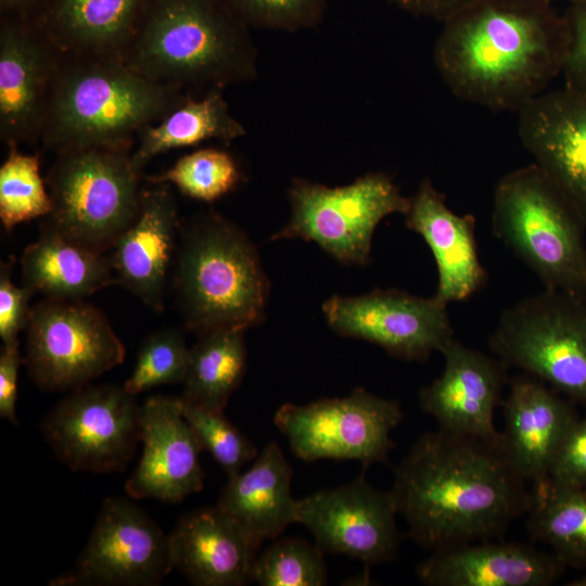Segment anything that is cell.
Instances as JSON below:
<instances>
[{
    "label": "cell",
    "mask_w": 586,
    "mask_h": 586,
    "mask_svg": "<svg viewBox=\"0 0 586 586\" xmlns=\"http://www.w3.org/2000/svg\"><path fill=\"white\" fill-rule=\"evenodd\" d=\"M547 1H550V2H555V1H559V0H547ZM568 1L569 3H572V2H576V1H579V0H565Z\"/></svg>",
    "instance_id": "7bdbcfd3"
},
{
    "label": "cell",
    "mask_w": 586,
    "mask_h": 586,
    "mask_svg": "<svg viewBox=\"0 0 586 586\" xmlns=\"http://www.w3.org/2000/svg\"><path fill=\"white\" fill-rule=\"evenodd\" d=\"M444 369L419 392L421 409L438 429L456 434L492 438L496 408L508 382V366L495 355L466 346L455 337L440 352Z\"/></svg>",
    "instance_id": "ac0fdd59"
},
{
    "label": "cell",
    "mask_w": 586,
    "mask_h": 586,
    "mask_svg": "<svg viewBox=\"0 0 586 586\" xmlns=\"http://www.w3.org/2000/svg\"><path fill=\"white\" fill-rule=\"evenodd\" d=\"M18 340L3 344L0 352V417L17 424V375L22 358Z\"/></svg>",
    "instance_id": "ab89813d"
},
{
    "label": "cell",
    "mask_w": 586,
    "mask_h": 586,
    "mask_svg": "<svg viewBox=\"0 0 586 586\" xmlns=\"http://www.w3.org/2000/svg\"><path fill=\"white\" fill-rule=\"evenodd\" d=\"M23 283L48 298L84 300L116 283L110 257L65 237L47 220L21 257Z\"/></svg>",
    "instance_id": "4316f807"
},
{
    "label": "cell",
    "mask_w": 586,
    "mask_h": 586,
    "mask_svg": "<svg viewBox=\"0 0 586 586\" xmlns=\"http://www.w3.org/2000/svg\"><path fill=\"white\" fill-rule=\"evenodd\" d=\"M396 514L391 492L373 488L360 475L298 499L295 522L310 531L324 552L380 564L392 561L400 544Z\"/></svg>",
    "instance_id": "9a60e30c"
},
{
    "label": "cell",
    "mask_w": 586,
    "mask_h": 586,
    "mask_svg": "<svg viewBox=\"0 0 586 586\" xmlns=\"http://www.w3.org/2000/svg\"><path fill=\"white\" fill-rule=\"evenodd\" d=\"M525 484L501 432L483 438L438 429L412 444L390 492L409 536L433 551L501 538L527 512Z\"/></svg>",
    "instance_id": "6da1fadb"
},
{
    "label": "cell",
    "mask_w": 586,
    "mask_h": 586,
    "mask_svg": "<svg viewBox=\"0 0 586 586\" xmlns=\"http://www.w3.org/2000/svg\"><path fill=\"white\" fill-rule=\"evenodd\" d=\"M152 0H48L31 18L63 55L123 59Z\"/></svg>",
    "instance_id": "d4e9b609"
},
{
    "label": "cell",
    "mask_w": 586,
    "mask_h": 586,
    "mask_svg": "<svg viewBox=\"0 0 586 586\" xmlns=\"http://www.w3.org/2000/svg\"><path fill=\"white\" fill-rule=\"evenodd\" d=\"M403 417L396 400L357 387L345 397L284 404L273 422L303 461L356 460L366 469L388 461L395 447L391 432Z\"/></svg>",
    "instance_id": "8fae6325"
},
{
    "label": "cell",
    "mask_w": 586,
    "mask_h": 586,
    "mask_svg": "<svg viewBox=\"0 0 586 586\" xmlns=\"http://www.w3.org/2000/svg\"><path fill=\"white\" fill-rule=\"evenodd\" d=\"M63 54L31 20L0 16V139L39 143Z\"/></svg>",
    "instance_id": "2e32d148"
},
{
    "label": "cell",
    "mask_w": 586,
    "mask_h": 586,
    "mask_svg": "<svg viewBox=\"0 0 586 586\" xmlns=\"http://www.w3.org/2000/svg\"><path fill=\"white\" fill-rule=\"evenodd\" d=\"M174 570L168 536L141 509L106 498L93 530L62 586H154Z\"/></svg>",
    "instance_id": "4fadbf2b"
},
{
    "label": "cell",
    "mask_w": 586,
    "mask_h": 586,
    "mask_svg": "<svg viewBox=\"0 0 586 586\" xmlns=\"http://www.w3.org/2000/svg\"><path fill=\"white\" fill-rule=\"evenodd\" d=\"M123 60L151 80L192 94L258 76L251 29L222 0H152Z\"/></svg>",
    "instance_id": "3957f363"
},
{
    "label": "cell",
    "mask_w": 586,
    "mask_h": 586,
    "mask_svg": "<svg viewBox=\"0 0 586 586\" xmlns=\"http://www.w3.org/2000/svg\"><path fill=\"white\" fill-rule=\"evenodd\" d=\"M565 568L551 551L497 538L433 550L415 572L429 586H550Z\"/></svg>",
    "instance_id": "ffe728a7"
},
{
    "label": "cell",
    "mask_w": 586,
    "mask_h": 586,
    "mask_svg": "<svg viewBox=\"0 0 586 586\" xmlns=\"http://www.w3.org/2000/svg\"><path fill=\"white\" fill-rule=\"evenodd\" d=\"M174 569L199 586H242L252 581L257 549L217 506L180 518L168 536Z\"/></svg>",
    "instance_id": "cb8c5ba5"
},
{
    "label": "cell",
    "mask_w": 586,
    "mask_h": 586,
    "mask_svg": "<svg viewBox=\"0 0 586 586\" xmlns=\"http://www.w3.org/2000/svg\"><path fill=\"white\" fill-rule=\"evenodd\" d=\"M130 148L93 146L56 153L44 178L52 202L44 217L65 237L111 250L136 219L143 176Z\"/></svg>",
    "instance_id": "52a82bcc"
},
{
    "label": "cell",
    "mask_w": 586,
    "mask_h": 586,
    "mask_svg": "<svg viewBox=\"0 0 586 586\" xmlns=\"http://www.w3.org/2000/svg\"><path fill=\"white\" fill-rule=\"evenodd\" d=\"M518 114L523 146L586 225V95L545 91Z\"/></svg>",
    "instance_id": "d6986e66"
},
{
    "label": "cell",
    "mask_w": 586,
    "mask_h": 586,
    "mask_svg": "<svg viewBox=\"0 0 586 586\" xmlns=\"http://www.w3.org/2000/svg\"><path fill=\"white\" fill-rule=\"evenodd\" d=\"M141 458L125 489L135 499L179 502L204 486L203 450L184 419L180 397L150 396L141 406Z\"/></svg>",
    "instance_id": "e0dca14e"
},
{
    "label": "cell",
    "mask_w": 586,
    "mask_h": 586,
    "mask_svg": "<svg viewBox=\"0 0 586 586\" xmlns=\"http://www.w3.org/2000/svg\"><path fill=\"white\" fill-rule=\"evenodd\" d=\"M286 195L290 218L270 240L315 242L340 263L357 266L369 264L379 224L390 215H404L410 202L382 171L368 173L340 187L293 178Z\"/></svg>",
    "instance_id": "9c48e42d"
},
{
    "label": "cell",
    "mask_w": 586,
    "mask_h": 586,
    "mask_svg": "<svg viewBox=\"0 0 586 586\" xmlns=\"http://www.w3.org/2000/svg\"><path fill=\"white\" fill-rule=\"evenodd\" d=\"M244 332L225 328L200 335L189 351L182 399L224 410L245 372Z\"/></svg>",
    "instance_id": "f546056e"
},
{
    "label": "cell",
    "mask_w": 586,
    "mask_h": 586,
    "mask_svg": "<svg viewBox=\"0 0 586 586\" xmlns=\"http://www.w3.org/2000/svg\"><path fill=\"white\" fill-rule=\"evenodd\" d=\"M140 411L124 386L86 385L47 415L41 431L58 459L74 471H123L140 442Z\"/></svg>",
    "instance_id": "7c38bea8"
},
{
    "label": "cell",
    "mask_w": 586,
    "mask_h": 586,
    "mask_svg": "<svg viewBox=\"0 0 586 586\" xmlns=\"http://www.w3.org/2000/svg\"><path fill=\"white\" fill-rule=\"evenodd\" d=\"M293 470L276 442H269L244 472L230 476L217 507L259 549L295 522Z\"/></svg>",
    "instance_id": "484cf974"
},
{
    "label": "cell",
    "mask_w": 586,
    "mask_h": 586,
    "mask_svg": "<svg viewBox=\"0 0 586 586\" xmlns=\"http://www.w3.org/2000/svg\"><path fill=\"white\" fill-rule=\"evenodd\" d=\"M546 480L558 488L586 491V413L566 433Z\"/></svg>",
    "instance_id": "8d00e7d4"
},
{
    "label": "cell",
    "mask_w": 586,
    "mask_h": 586,
    "mask_svg": "<svg viewBox=\"0 0 586 586\" xmlns=\"http://www.w3.org/2000/svg\"><path fill=\"white\" fill-rule=\"evenodd\" d=\"M563 15L568 28L561 71L564 88L586 95V0L569 3Z\"/></svg>",
    "instance_id": "74e56055"
},
{
    "label": "cell",
    "mask_w": 586,
    "mask_h": 586,
    "mask_svg": "<svg viewBox=\"0 0 586 586\" xmlns=\"http://www.w3.org/2000/svg\"><path fill=\"white\" fill-rule=\"evenodd\" d=\"M415 16L445 22L474 0H388Z\"/></svg>",
    "instance_id": "60d3db41"
},
{
    "label": "cell",
    "mask_w": 586,
    "mask_h": 586,
    "mask_svg": "<svg viewBox=\"0 0 586 586\" xmlns=\"http://www.w3.org/2000/svg\"><path fill=\"white\" fill-rule=\"evenodd\" d=\"M180 400L182 415L202 448L212 455L229 477L256 458L255 446L226 418L224 410L200 406L181 397Z\"/></svg>",
    "instance_id": "e575fe53"
},
{
    "label": "cell",
    "mask_w": 586,
    "mask_h": 586,
    "mask_svg": "<svg viewBox=\"0 0 586 586\" xmlns=\"http://www.w3.org/2000/svg\"><path fill=\"white\" fill-rule=\"evenodd\" d=\"M28 375L43 391H75L122 364L125 346L104 314L84 300L37 303L27 324Z\"/></svg>",
    "instance_id": "30bf717a"
},
{
    "label": "cell",
    "mask_w": 586,
    "mask_h": 586,
    "mask_svg": "<svg viewBox=\"0 0 586 586\" xmlns=\"http://www.w3.org/2000/svg\"><path fill=\"white\" fill-rule=\"evenodd\" d=\"M492 229L545 289L586 300V225L534 163L497 182Z\"/></svg>",
    "instance_id": "8992f818"
},
{
    "label": "cell",
    "mask_w": 586,
    "mask_h": 586,
    "mask_svg": "<svg viewBox=\"0 0 586 586\" xmlns=\"http://www.w3.org/2000/svg\"><path fill=\"white\" fill-rule=\"evenodd\" d=\"M52 202L40 173V154H27L20 146L8 148L0 167V219L5 230L16 225L46 217Z\"/></svg>",
    "instance_id": "1f68e13d"
},
{
    "label": "cell",
    "mask_w": 586,
    "mask_h": 586,
    "mask_svg": "<svg viewBox=\"0 0 586 586\" xmlns=\"http://www.w3.org/2000/svg\"><path fill=\"white\" fill-rule=\"evenodd\" d=\"M337 334L375 344L390 355L424 361L454 336L447 304L397 289H375L358 296L333 295L322 305Z\"/></svg>",
    "instance_id": "5bb4252c"
},
{
    "label": "cell",
    "mask_w": 586,
    "mask_h": 586,
    "mask_svg": "<svg viewBox=\"0 0 586 586\" xmlns=\"http://www.w3.org/2000/svg\"><path fill=\"white\" fill-rule=\"evenodd\" d=\"M324 551L309 542L286 537L273 540L257 555L252 581L262 586H321L327 583Z\"/></svg>",
    "instance_id": "d6a6232c"
},
{
    "label": "cell",
    "mask_w": 586,
    "mask_h": 586,
    "mask_svg": "<svg viewBox=\"0 0 586 586\" xmlns=\"http://www.w3.org/2000/svg\"><path fill=\"white\" fill-rule=\"evenodd\" d=\"M182 333L177 329H162L142 343L125 390L137 395L149 388L182 383L189 359Z\"/></svg>",
    "instance_id": "836d02e7"
},
{
    "label": "cell",
    "mask_w": 586,
    "mask_h": 586,
    "mask_svg": "<svg viewBox=\"0 0 586 586\" xmlns=\"http://www.w3.org/2000/svg\"><path fill=\"white\" fill-rule=\"evenodd\" d=\"M35 294L26 285L17 286L11 280V264L0 267V337L3 344L18 340L27 328L31 308L29 300Z\"/></svg>",
    "instance_id": "f35d334b"
},
{
    "label": "cell",
    "mask_w": 586,
    "mask_h": 586,
    "mask_svg": "<svg viewBox=\"0 0 586 586\" xmlns=\"http://www.w3.org/2000/svg\"><path fill=\"white\" fill-rule=\"evenodd\" d=\"M250 28L294 33L319 26L328 0H222Z\"/></svg>",
    "instance_id": "d590c367"
},
{
    "label": "cell",
    "mask_w": 586,
    "mask_h": 586,
    "mask_svg": "<svg viewBox=\"0 0 586 586\" xmlns=\"http://www.w3.org/2000/svg\"><path fill=\"white\" fill-rule=\"evenodd\" d=\"M245 135L246 129L231 114L222 89L189 93L163 118L140 132L131 160L142 171L153 157L168 151L212 140L228 144Z\"/></svg>",
    "instance_id": "83f0119b"
},
{
    "label": "cell",
    "mask_w": 586,
    "mask_h": 586,
    "mask_svg": "<svg viewBox=\"0 0 586 586\" xmlns=\"http://www.w3.org/2000/svg\"><path fill=\"white\" fill-rule=\"evenodd\" d=\"M175 259L174 286L189 330H246L264 320L268 279L238 225L212 209L180 222Z\"/></svg>",
    "instance_id": "5b68a950"
},
{
    "label": "cell",
    "mask_w": 586,
    "mask_h": 586,
    "mask_svg": "<svg viewBox=\"0 0 586 586\" xmlns=\"http://www.w3.org/2000/svg\"><path fill=\"white\" fill-rule=\"evenodd\" d=\"M176 199L167 183L142 190L139 213L116 240L110 256L116 283L154 311L164 308L169 268L179 233Z\"/></svg>",
    "instance_id": "44dd1931"
},
{
    "label": "cell",
    "mask_w": 586,
    "mask_h": 586,
    "mask_svg": "<svg viewBox=\"0 0 586 586\" xmlns=\"http://www.w3.org/2000/svg\"><path fill=\"white\" fill-rule=\"evenodd\" d=\"M48 0H0V16L33 18Z\"/></svg>",
    "instance_id": "b9f144b4"
},
{
    "label": "cell",
    "mask_w": 586,
    "mask_h": 586,
    "mask_svg": "<svg viewBox=\"0 0 586 586\" xmlns=\"http://www.w3.org/2000/svg\"><path fill=\"white\" fill-rule=\"evenodd\" d=\"M532 485L527 533L565 566L584 571L566 585L586 586V491L558 488L547 480Z\"/></svg>",
    "instance_id": "f1b7e54d"
},
{
    "label": "cell",
    "mask_w": 586,
    "mask_h": 586,
    "mask_svg": "<svg viewBox=\"0 0 586 586\" xmlns=\"http://www.w3.org/2000/svg\"><path fill=\"white\" fill-rule=\"evenodd\" d=\"M435 67L458 99L519 111L561 75L563 14L547 0H474L442 23Z\"/></svg>",
    "instance_id": "7a4b0ae2"
},
{
    "label": "cell",
    "mask_w": 586,
    "mask_h": 586,
    "mask_svg": "<svg viewBox=\"0 0 586 586\" xmlns=\"http://www.w3.org/2000/svg\"><path fill=\"white\" fill-rule=\"evenodd\" d=\"M493 355L586 408V300L545 289L505 309Z\"/></svg>",
    "instance_id": "ba28073f"
},
{
    "label": "cell",
    "mask_w": 586,
    "mask_h": 586,
    "mask_svg": "<svg viewBox=\"0 0 586 586\" xmlns=\"http://www.w3.org/2000/svg\"><path fill=\"white\" fill-rule=\"evenodd\" d=\"M572 400L523 373L509 382L502 400L507 453L526 482L548 477L552 461L566 433L578 419Z\"/></svg>",
    "instance_id": "7402d4cb"
},
{
    "label": "cell",
    "mask_w": 586,
    "mask_h": 586,
    "mask_svg": "<svg viewBox=\"0 0 586 586\" xmlns=\"http://www.w3.org/2000/svg\"><path fill=\"white\" fill-rule=\"evenodd\" d=\"M144 179L151 184L175 186L183 195L209 203L234 190L242 173L229 151L208 146L181 156L168 169Z\"/></svg>",
    "instance_id": "4dcf8cb0"
},
{
    "label": "cell",
    "mask_w": 586,
    "mask_h": 586,
    "mask_svg": "<svg viewBox=\"0 0 586 586\" xmlns=\"http://www.w3.org/2000/svg\"><path fill=\"white\" fill-rule=\"evenodd\" d=\"M405 225L429 245L437 267L435 296L449 304L479 292L487 281L475 240V217L459 215L446 204L445 195L424 178L410 196Z\"/></svg>",
    "instance_id": "603a6c76"
},
{
    "label": "cell",
    "mask_w": 586,
    "mask_h": 586,
    "mask_svg": "<svg viewBox=\"0 0 586 586\" xmlns=\"http://www.w3.org/2000/svg\"><path fill=\"white\" fill-rule=\"evenodd\" d=\"M189 93L158 84L123 59L63 55L39 143L44 150L135 148L140 132Z\"/></svg>",
    "instance_id": "277c9868"
}]
</instances>
